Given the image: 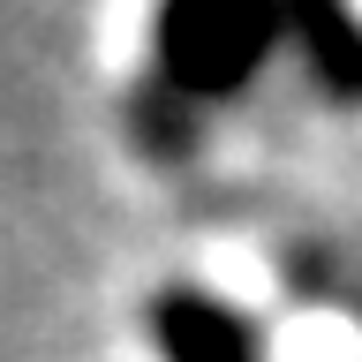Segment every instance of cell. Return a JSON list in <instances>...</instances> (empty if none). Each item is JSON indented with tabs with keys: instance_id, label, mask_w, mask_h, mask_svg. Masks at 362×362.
Segmentation results:
<instances>
[{
	"instance_id": "obj_1",
	"label": "cell",
	"mask_w": 362,
	"mask_h": 362,
	"mask_svg": "<svg viewBox=\"0 0 362 362\" xmlns=\"http://www.w3.org/2000/svg\"><path fill=\"white\" fill-rule=\"evenodd\" d=\"M279 45V0H158L151 61L174 98H226L257 83Z\"/></svg>"
},
{
	"instance_id": "obj_2",
	"label": "cell",
	"mask_w": 362,
	"mask_h": 362,
	"mask_svg": "<svg viewBox=\"0 0 362 362\" xmlns=\"http://www.w3.org/2000/svg\"><path fill=\"white\" fill-rule=\"evenodd\" d=\"M151 332L166 362H257V325L204 287H166L151 302Z\"/></svg>"
},
{
	"instance_id": "obj_3",
	"label": "cell",
	"mask_w": 362,
	"mask_h": 362,
	"mask_svg": "<svg viewBox=\"0 0 362 362\" xmlns=\"http://www.w3.org/2000/svg\"><path fill=\"white\" fill-rule=\"evenodd\" d=\"M279 38L302 45L310 76L332 98H362V16H355V0H279Z\"/></svg>"
}]
</instances>
